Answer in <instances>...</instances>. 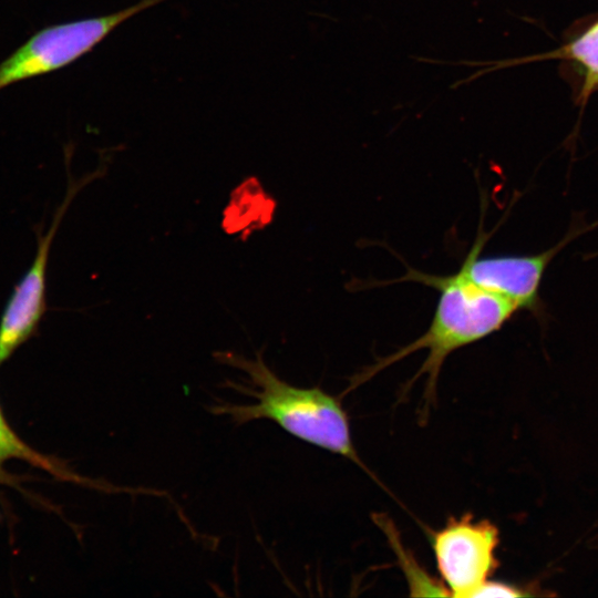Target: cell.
<instances>
[{
  "instance_id": "cell-1",
  "label": "cell",
  "mask_w": 598,
  "mask_h": 598,
  "mask_svg": "<svg viewBox=\"0 0 598 598\" xmlns=\"http://www.w3.org/2000/svg\"><path fill=\"white\" fill-rule=\"evenodd\" d=\"M401 280L420 282L440 292L429 328L412 342L380 358L353 375L341 396L393 363L420 350H425L427 352L425 360L405 385V391L419 378H426L420 413L427 415L431 406L436 402L437 382L445 360L456 350L498 331L518 308L506 298L477 285L462 268L447 276L429 275L410 269Z\"/></svg>"
},
{
  "instance_id": "cell-2",
  "label": "cell",
  "mask_w": 598,
  "mask_h": 598,
  "mask_svg": "<svg viewBox=\"0 0 598 598\" xmlns=\"http://www.w3.org/2000/svg\"><path fill=\"white\" fill-rule=\"evenodd\" d=\"M214 355L218 362L248 375L244 383L227 381L226 385L254 398L255 402H216L209 406L212 413L227 415L238 425L270 420L297 439L348 458L379 482L355 450L341 395L333 396L318 386L299 388L282 381L265 363L260 352L252 360L233 352L218 351Z\"/></svg>"
},
{
  "instance_id": "cell-3",
  "label": "cell",
  "mask_w": 598,
  "mask_h": 598,
  "mask_svg": "<svg viewBox=\"0 0 598 598\" xmlns=\"http://www.w3.org/2000/svg\"><path fill=\"white\" fill-rule=\"evenodd\" d=\"M163 1L166 0H140L109 14L39 30L0 63V91L69 66L91 52L125 21Z\"/></svg>"
},
{
  "instance_id": "cell-4",
  "label": "cell",
  "mask_w": 598,
  "mask_h": 598,
  "mask_svg": "<svg viewBox=\"0 0 598 598\" xmlns=\"http://www.w3.org/2000/svg\"><path fill=\"white\" fill-rule=\"evenodd\" d=\"M436 569L448 596L473 598L497 566L498 530L472 515L451 516L429 532Z\"/></svg>"
},
{
  "instance_id": "cell-5",
  "label": "cell",
  "mask_w": 598,
  "mask_h": 598,
  "mask_svg": "<svg viewBox=\"0 0 598 598\" xmlns=\"http://www.w3.org/2000/svg\"><path fill=\"white\" fill-rule=\"evenodd\" d=\"M104 172L105 167L101 166L81 179L70 178L65 197L58 207L51 226L45 234L41 230L38 233L34 258L14 286L0 317V367L38 332L47 311V268L54 236L73 198L89 183L102 177Z\"/></svg>"
},
{
  "instance_id": "cell-6",
  "label": "cell",
  "mask_w": 598,
  "mask_h": 598,
  "mask_svg": "<svg viewBox=\"0 0 598 598\" xmlns=\"http://www.w3.org/2000/svg\"><path fill=\"white\" fill-rule=\"evenodd\" d=\"M589 229L573 230L551 248L535 255L492 257H480L491 234L478 233L461 268L477 285L506 298L518 310L537 311L539 287L548 265L566 244Z\"/></svg>"
},
{
  "instance_id": "cell-7",
  "label": "cell",
  "mask_w": 598,
  "mask_h": 598,
  "mask_svg": "<svg viewBox=\"0 0 598 598\" xmlns=\"http://www.w3.org/2000/svg\"><path fill=\"white\" fill-rule=\"evenodd\" d=\"M548 59L568 60L581 69L584 81L579 101L580 104H585L598 87V18L563 47L525 61Z\"/></svg>"
},
{
  "instance_id": "cell-8",
  "label": "cell",
  "mask_w": 598,
  "mask_h": 598,
  "mask_svg": "<svg viewBox=\"0 0 598 598\" xmlns=\"http://www.w3.org/2000/svg\"><path fill=\"white\" fill-rule=\"evenodd\" d=\"M11 460L28 462L60 478L83 482V478L75 476L65 466L40 454L28 445L10 426L0 406V477L3 475L4 464Z\"/></svg>"
},
{
  "instance_id": "cell-9",
  "label": "cell",
  "mask_w": 598,
  "mask_h": 598,
  "mask_svg": "<svg viewBox=\"0 0 598 598\" xmlns=\"http://www.w3.org/2000/svg\"><path fill=\"white\" fill-rule=\"evenodd\" d=\"M375 523L384 530V534L389 536L390 544L393 550L399 555V559L402 565V570L405 574L406 581L410 588L411 596H448V592L443 582L437 581L431 577L424 569H422L416 561L410 563L413 557L404 550V547L400 545L399 535L395 534L394 528L390 524L386 517L375 516Z\"/></svg>"
},
{
  "instance_id": "cell-10",
  "label": "cell",
  "mask_w": 598,
  "mask_h": 598,
  "mask_svg": "<svg viewBox=\"0 0 598 598\" xmlns=\"http://www.w3.org/2000/svg\"><path fill=\"white\" fill-rule=\"evenodd\" d=\"M525 596L517 588L502 584L486 581L474 595V597H520ZM473 597V598H474Z\"/></svg>"
}]
</instances>
